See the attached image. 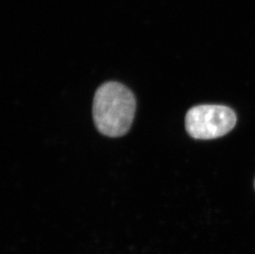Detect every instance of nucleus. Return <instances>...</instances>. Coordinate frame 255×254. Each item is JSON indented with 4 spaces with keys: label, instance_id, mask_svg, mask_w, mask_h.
Here are the masks:
<instances>
[{
    "label": "nucleus",
    "instance_id": "obj_2",
    "mask_svg": "<svg viewBox=\"0 0 255 254\" xmlns=\"http://www.w3.org/2000/svg\"><path fill=\"white\" fill-rule=\"evenodd\" d=\"M236 123V113L226 106H197L188 111L185 118L187 131L198 139L223 136L233 129Z\"/></svg>",
    "mask_w": 255,
    "mask_h": 254
},
{
    "label": "nucleus",
    "instance_id": "obj_1",
    "mask_svg": "<svg viewBox=\"0 0 255 254\" xmlns=\"http://www.w3.org/2000/svg\"><path fill=\"white\" fill-rule=\"evenodd\" d=\"M135 97L130 89L117 82L99 87L94 99L93 116L97 129L109 137L128 133L135 116Z\"/></svg>",
    "mask_w": 255,
    "mask_h": 254
},
{
    "label": "nucleus",
    "instance_id": "obj_3",
    "mask_svg": "<svg viewBox=\"0 0 255 254\" xmlns=\"http://www.w3.org/2000/svg\"></svg>",
    "mask_w": 255,
    "mask_h": 254
}]
</instances>
